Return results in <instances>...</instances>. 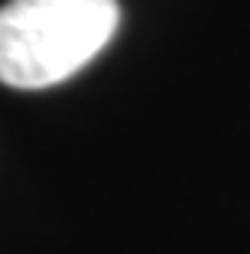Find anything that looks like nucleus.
I'll use <instances>...</instances> for the list:
<instances>
[{"instance_id":"nucleus-1","label":"nucleus","mask_w":250,"mask_h":254,"mask_svg":"<svg viewBox=\"0 0 250 254\" xmlns=\"http://www.w3.org/2000/svg\"><path fill=\"white\" fill-rule=\"evenodd\" d=\"M117 26V0H10L0 7V82L52 88L88 65Z\"/></svg>"}]
</instances>
